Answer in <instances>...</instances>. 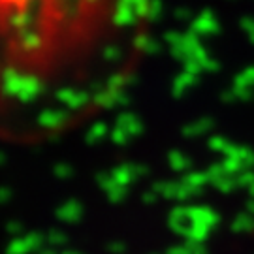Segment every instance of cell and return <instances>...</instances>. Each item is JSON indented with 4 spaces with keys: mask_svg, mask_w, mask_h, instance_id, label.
I'll return each instance as SVG.
<instances>
[{
    "mask_svg": "<svg viewBox=\"0 0 254 254\" xmlns=\"http://www.w3.org/2000/svg\"><path fill=\"white\" fill-rule=\"evenodd\" d=\"M220 215L209 205H177L168 215V226L185 241L205 243L218 226Z\"/></svg>",
    "mask_w": 254,
    "mask_h": 254,
    "instance_id": "cell-1",
    "label": "cell"
},
{
    "mask_svg": "<svg viewBox=\"0 0 254 254\" xmlns=\"http://www.w3.org/2000/svg\"><path fill=\"white\" fill-rule=\"evenodd\" d=\"M143 121L132 111H123L115 121V127L111 128V143L117 147H127L130 141L143 134Z\"/></svg>",
    "mask_w": 254,
    "mask_h": 254,
    "instance_id": "cell-2",
    "label": "cell"
},
{
    "mask_svg": "<svg viewBox=\"0 0 254 254\" xmlns=\"http://www.w3.org/2000/svg\"><path fill=\"white\" fill-rule=\"evenodd\" d=\"M151 0H117V6L113 11V23L119 28L136 27L141 19L149 13Z\"/></svg>",
    "mask_w": 254,
    "mask_h": 254,
    "instance_id": "cell-3",
    "label": "cell"
},
{
    "mask_svg": "<svg viewBox=\"0 0 254 254\" xmlns=\"http://www.w3.org/2000/svg\"><path fill=\"white\" fill-rule=\"evenodd\" d=\"M222 166L232 175H239L241 172L254 170V149L247 145H234L232 151L222 158Z\"/></svg>",
    "mask_w": 254,
    "mask_h": 254,
    "instance_id": "cell-4",
    "label": "cell"
},
{
    "mask_svg": "<svg viewBox=\"0 0 254 254\" xmlns=\"http://www.w3.org/2000/svg\"><path fill=\"white\" fill-rule=\"evenodd\" d=\"M96 185H98V189L106 194L108 201L115 203V205H117V203H123V201L128 198V194H130L128 187L121 185V183L111 175V172L98 173V175H96Z\"/></svg>",
    "mask_w": 254,
    "mask_h": 254,
    "instance_id": "cell-5",
    "label": "cell"
},
{
    "mask_svg": "<svg viewBox=\"0 0 254 254\" xmlns=\"http://www.w3.org/2000/svg\"><path fill=\"white\" fill-rule=\"evenodd\" d=\"M205 173H207L209 177V185L215 187L222 194H232V192H236L239 189L236 181V175H232V173L228 172L226 168L222 166V162L211 164L205 170Z\"/></svg>",
    "mask_w": 254,
    "mask_h": 254,
    "instance_id": "cell-6",
    "label": "cell"
},
{
    "mask_svg": "<svg viewBox=\"0 0 254 254\" xmlns=\"http://www.w3.org/2000/svg\"><path fill=\"white\" fill-rule=\"evenodd\" d=\"M220 30H222L220 21H218V17L211 9H203L200 15H196L190 21V32L196 34L200 40L201 38L217 36V34H220Z\"/></svg>",
    "mask_w": 254,
    "mask_h": 254,
    "instance_id": "cell-7",
    "label": "cell"
},
{
    "mask_svg": "<svg viewBox=\"0 0 254 254\" xmlns=\"http://www.w3.org/2000/svg\"><path fill=\"white\" fill-rule=\"evenodd\" d=\"M149 168L143 166V164H137V162H123L115 166L113 170H111V175L117 179L121 185H125V187H132L134 183H137L139 179H143L149 175Z\"/></svg>",
    "mask_w": 254,
    "mask_h": 254,
    "instance_id": "cell-8",
    "label": "cell"
},
{
    "mask_svg": "<svg viewBox=\"0 0 254 254\" xmlns=\"http://www.w3.org/2000/svg\"><path fill=\"white\" fill-rule=\"evenodd\" d=\"M237 102H251L254 98V64L237 73L230 87Z\"/></svg>",
    "mask_w": 254,
    "mask_h": 254,
    "instance_id": "cell-9",
    "label": "cell"
},
{
    "mask_svg": "<svg viewBox=\"0 0 254 254\" xmlns=\"http://www.w3.org/2000/svg\"><path fill=\"white\" fill-rule=\"evenodd\" d=\"M94 104L102 109H115L125 108L130 104V94L127 91H117V89H109V87H102L100 91L94 96Z\"/></svg>",
    "mask_w": 254,
    "mask_h": 254,
    "instance_id": "cell-10",
    "label": "cell"
},
{
    "mask_svg": "<svg viewBox=\"0 0 254 254\" xmlns=\"http://www.w3.org/2000/svg\"><path fill=\"white\" fill-rule=\"evenodd\" d=\"M55 98L59 104H63L68 111H77V109H83L89 102H91V96L87 91H81V89H72V87H64L61 91H57Z\"/></svg>",
    "mask_w": 254,
    "mask_h": 254,
    "instance_id": "cell-11",
    "label": "cell"
},
{
    "mask_svg": "<svg viewBox=\"0 0 254 254\" xmlns=\"http://www.w3.org/2000/svg\"><path fill=\"white\" fill-rule=\"evenodd\" d=\"M83 215H85V205L79 200H75V198L66 200L64 203H61V207H57V211H55V217L59 218L61 222H64V224H77L83 218Z\"/></svg>",
    "mask_w": 254,
    "mask_h": 254,
    "instance_id": "cell-12",
    "label": "cell"
},
{
    "mask_svg": "<svg viewBox=\"0 0 254 254\" xmlns=\"http://www.w3.org/2000/svg\"><path fill=\"white\" fill-rule=\"evenodd\" d=\"M198 83H200V75H196V73L183 70L181 73H177V75L173 77L172 96L179 100V98H183V96H187V94H189L194 87H198Z\"/></svg>",
    "mask_w": 254,
    "mask_h": 254,
    "instance_id": "cell-13",
    "label": "cell"
},
{
    "mask_svg": "<svg viewBox=\"0 0 254 254\" xmlns=\"http://www.w3.org/2000/svg\"><path fill=\"white\" fill-rule=\"evenodd\" d=\"M215 127H217V123H215L213 117H200L196 119V121H192V123H189L187 127H183L181 134L183 137H189V139H198V137L213 132Z\"/></svg>",
    "mask_w": 254,
    "mask_h": 254,
    "instance_id": "cell-14",
    "label": "cell"
},
{
    "mask_svg": "<svg viewBox=\"0 0 254 254\" xmlns=\"http://www.w3.org/2000/svg\"><path fill=\"white\" fill-rule=\"evenodd\" d=\"M70 121V111L68 109H46L40 115V125L49 130H57V128L64 127Z\"/></svg>",
    "mask_w": 254,
    "mask_h": 254,
    "instance_id": "cell-15",
    "label": "cell"
},
{
    "mask_svg": "<svg viewBox=\"0 0 254 254\" xmlns=\"http://www.w3.org/2000/svg\"><path fill=\"white\" fill-rule=\"evenodd\" d=\"M168 166L177 173L192 172V158L181 149H172L168 153Z\"/></svg>",
    "mask_w": 254,
    "mask_h": 254,
    "instance_id": "cell-16",
    "label": "cell"
},
{
    "mask_svg": "<svg viewBox=\"0 0 254 254\" xmlns=\"http://www.w3.org/2000/svg\"><path fill=\"white\" fill-rule=\"evenodd\" d=\"M134 49L141 51L143 55H149V57H156L162 53V44L149 34H137L134 38Z\"/></svg>",
    "mask_w": 254,
    "mask_h": 254,
    "instance_id": "cell-17",
    "label": "cell"
},
{
    "mask_svg": "<svg viewBox=\"0 0 254 254\" xmlns=\"http://www.w3.org/2000/svg\"><path fill=\"white\" fill-rule=\"evenodd\" d=\"M111 134V128L106 121H96V123H92L89 130H87V134H85V143L87 145H98L102 143L106 137H109Z\"/></svg>",
    "mask_w": 254,
    "mask_h": 254,
    "instance_id": "cell-18",
    "label": "cell"
},
{
    "mask_svg": "<svg viewBox=\"0 0 254 254\" xmlns=\"http://www.w3.org/2000/svg\"><path fill=\"white\" fill-rule=\"evenodd\" d=\"M230 230L234 234H254V215H251L249 211L236 215L230 224Z\"/></svg>",
    "mask_w": 254,
    "mask_h": 254,
    "instance_id": "cell-19",
    "label": "cell"
},
{
    "mask_svg": "<svg viewBox=\"0 0 254 254\" xmlns=\"http://www.w3.org/2000/svg\"><path fill=\"white\" fill-rule=\"evenodd\" d=\"M234 145H236V143H234V141H230V139H228L226 136H222V134H213L207 141L209 151L222 154V156H226V154L232 151V147Z\"/></svg>",
    "mask_w": 254,
    "mask_h": 254,
    "instance_id": "cell-20",
    "label": "cell"
},
{
    "mask_svg": "<svg viewBox=\"0 0 254 254\" xmlns=\"http://www.w3.org/2000/svg\"><path fill=\"white\" fill-rule=\"evenodd\" d=\"M183 181L194 189H198V190H203L209 185V177L205 172H189L183 175Z\"/></svg>",
    "mask_w": 254,
    "mask_h": 254,
    "instance_id": "cell-21",
    "label": "cell"
},
{
    "mask_svg": "<svg viewBox=\"0 0 254 254\" xmlns=\"http://www.w3.org/2000/svg\"><path fill=\"white\" fill-rule=\"evenodd\" d=\"M47 241H49V245L55 247V249H59V247H64L70 243V237H68V234L66 232H63V230H51L49 234H47Z\"/></svg>",
    "mask_w": 254,
    "mask_h": 254,
    "instance_id": "cell-22",
    "label": "cell"
},
{
    "mask_svg": "<svg viewBox=\"0 0 254 254\" xmlns=\"http://www.w3.org/2000/svg\"><path fill=\"white\" fill-rule=\"evenodd\" d=\"M53 173H55V177H57V179H61V181H70L73 175H75V170H73L72 164L59 162L53 168Z\"/></svg>",
    "mask_w": 254,
    "mask_h": 254,
    "instance_id": "cell-23",
    "label": "cell"
},
{
    "mask_svg": "<svg viewBox=\"0 0 254 254\" xmlns=\"http://www.w3.org/2000/svg\"><path fill=\"white\" fill-rule=\"evenodd\" d=\"M164 15V4L162 0H151V4H149V13H147V19L151 21V23H156V21H160Z\"/></svg>",
    "mask_w": 254,
    "mask_h": 254,
    "instance_id": "cell-24",
    "label": "cell"
},
{
    "mask_svg": "<svg viewBox=\"0 0 254 254\" xmlns=\"http://www.w3.org/2000/svg\"><path fill=\"white\" fill-rule=\"evenodd\" d=\"M239 28L247 36V40L254 46V17H243L239 21Z\"/></svg>",
    "mask_w": 254,
    "mask_h": 254,
    "instance_id": "cell-25",
    "label": "cell"
},
{
    "mask_svg": "<svg viewBox=\"0 0 254 254\" xmlns=\"http://www.w3.org/2000/svg\"><path fill=\"white\" fill-rule=\"evenodd\" d=\"M102 57H104L106 63H119L121 57H123V49L119 46H108L102 51Z\"/></svg>",
    "mask_w": 254,
    "mask_h": 254,
    "instance_id": "cell-26",
    "label": "cell"
},
{
    "mask_svg": "<svg viewBox=\"0 0 254 254\" xmlns=\"http://www.w3.org/2000/svg\"><path fill=\"white\" fill-rule=\"evenodd\" d=\"M236 181L239 189H251L254 185V170H247V172H241L239 175H236Z\"/></svg>",
    "mask_w": 254,
    "mask_h": 254,
    "instance_id": "cell-27",
    "label": "cell"
},
{
    "mask_svg": "<svg viewBox=\"0 0 254 254\" xmlns=\"http://www.w3.org/2000/svg\"><path fill=\"white\" fill-rule=\"evenodd\" d=\"M108 251L109 254H125L127 253V243H123V241H111V243H108Z\"/></svg>",
    "mask_w": 254,
    "mask_h": 254,
    "instance_id": "cell-28",
    "label": "cell"
},
{
    "mask_svg": "<svg viewBox=\"0 0 254 254\" xmlns=\"http://www.w3.org/2000/svg\"><path fill=\"white\" fill-rule=\"evenodd\" d=\"M173 15H175V19H177L179 23H187V21H192V19H194L192 17V11L189 8H179Z\"/></svg>",
    "mask_w": 254,
    "mask_h": 254,
    "instance_id": "cell-29",
    "label": "cell"
},
{
    "mask_svg": "<svg viewBox=\"0 0 254 254\" xmlns=\"http://www.w3.org/2000/svg\"><path fill=\"white\" fill-rule=\"evenodd\" d=\"M28 2H30V0H0L2 6H15L19 11H23V9L27 8Z\"/></svg>",
    "mask_w": 254,
    "mask_h": 254,
    "instance_id": "cell-30",
    "label": "cell"
},
{
    "mask_svg": "<svg viewBox=\"0 0 254 254\" xmlns=\"http://www.w3.org/2000/svg\"><path fill=\"white\" fill-rule=\"evenodd\" d=\"M141 200L145 201L147 205H153V203H156V201L160 200V198H158V194H156V192H154L153 189H149V190H147V192H143V196H141Z\"/></svg>",
    "mask_w": 254,
    "mask_h": 254,
    "instance_id": "cell-31",
    "label": "cell"
},
{
    "mask_svg": "<svg viewBox=\"0 0 254 254\" xmlns=\"http://www.w3.org/2000/svg\"><path fill=\"white\" fill-rule=\"evenodd\" d=\"M185 243L190 247L192 254H209V251L203 247V243H196V241H185Z\"/></svg>",
    "mask_w": 254,
    "mask_h": 254,
    "instance_id": "cell-32",
    "label": "cell"
},
{
    "mask_svg": "<svg viewBox=\"0 0 254 254\" xmlns=\"http://www.w3.org/2000/svg\"><path fill=\"white\" fill-rule=\"evenodd\" d=\"M220 100H222V104L230 106V104H236L237 98H236V94H234V91H232V89H226V91L220 94Z\"/></svg>",
    "mask_w": 254,
    "mask_h": 254,
    "instance_id": "cell-33",
    "label": "cell"
},
{
    "mask_svg": "<svg viewBox=\"0 0 254 254\" xmlns=\"http://www.w3.org/2000/svg\"><path fill=\"white\" fill-rule=\"evenodd\" d=\"M247 211H249V213H251V215H254V198H251V200L247 201Z\"/></svg>",
    "mask_w": 254,
    "mask_h": 254,
    "instance_id": "cell-34",
    "label": "cell"
},
{
    "mask_svg": "<svg viewBox=\"0 0 254 254\" xmlns=\"http://www.w3.org/2000/svg\"><path fill=\"white\" fill-rule=\"evenodd\" d=\"M38 254H59V251H57L55 247H51V249H44V251H40Z\"/></svg>",
    "mask_w": 254,
    "mask_h": 254,
    "instance_id": "cell-35",
    "label": "cell"
},
{
    "mask_svg": "<svg viewBox=\"0 0 254 254\" xmlns=\"http://www.w3.org/2000/svg\"><path fill=\"white\" fill-rule=\"evenodd\" d=\"M61 254H83V253H79V251H73V249H66V251H63Z\"/></svg>",
    "mask_w": 254,
    "mask_h": 254,
    "instance_id": "cell-36",
    "label": "cell"
},
{
    "mask_svg": "<svg viewBox=\"0 0 254 254\" xmlns=\"http://www.w3.org/2000/svg\"><path fill=\"white\" fill-rule=\"evenodd\" d=\"M249 194H251V198H254V185L251 187V189H249Z\"/></svg>",
    "mask_w": 254,
    "mask_h": 254,
    "instance_id": "cell-37",
    "label": "cell"
}]
</instances>
